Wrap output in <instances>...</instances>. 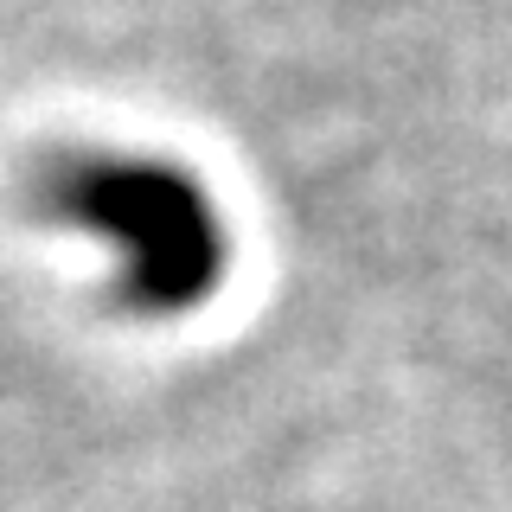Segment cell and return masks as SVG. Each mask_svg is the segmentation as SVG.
<instances>
[{"label": "cell", "instance_id": "cell-1", "mask_svg": "<svg viewBox=\"0 0 512 512\" xmlns=\"http://www.w3.org/2000/svg\"><path fill=\"white\" fill-rule=\"evenodd\" d=\"M58 212L122 256V276L141 308L180 314L224 276V224L186 173L160 160H77L58 180Z\"/></svg>", "mask_w": 512, "mask_h": 512}]
</instances>
